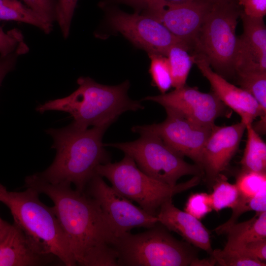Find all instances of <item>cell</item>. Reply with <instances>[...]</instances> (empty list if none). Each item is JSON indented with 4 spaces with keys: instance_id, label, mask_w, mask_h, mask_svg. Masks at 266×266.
Returning a JSON list of instances; mask_svg holds the SVG:
<instances>
[{
    "instance_id": "5b68a950",
    "label": "cell",
    "mask_w": 266,
    "mask_h": 266,
    "mask_svg": "<svg viewBox=\"0 0 266 266\" xmlns=\"http://www.w3.org/2000/svg\"><path fill=\"white\" fill-rule=\"evenodd\" d=\"M238 1L213 3L192 44L190 53L202 57L226 79L235 77L238 37Z\"/></svg>"
},
{
    "instance_id": "4fadbf2b",
    "label": "cell",
    "mask_w": 266,
    "mask_h": 266,
    "mask_svg": "<svg viewBox=\"0 0 266 266\" xmlns=\"http://www.w3.org/2000/svg\"><path fill=\"white\" fill-rule=\"evenodd\" d=\"M142 100L173 109L192 121L207 127L215 125L217 118L230 114L229 108L213 92H201L186 84L170 92L148 96Z\"/></svg>"
},
{
    "instance_id": "74e56055",
    "label": "cell",
    "mask_w": 266,
    "mask_h": 266,
    "mask_svg": "<svg viewBox=\"0 0 266 266\" xmlns=\"http://www.w3.org/2000/svg\"><path fill=\"white\" fill-rule=\"evenodd\" d=\"M9 225V223L2 219L0 216V237L3 234Z\"/></svg>"
},
{
    "instance_id": "ffe728a7",
    "label": "cell",
    "mask_w": 266,
    "mask_h": 266,
    "mask_svg": "<svg viewBox=\"0 0 266 266\" xmlns=\"http://www.w3.org/2000/svg\"><path fill=\"white\" fill-rule=\"evenodd\" d=\"M247 140L240 162L241 170L266 172V144L253 128L246 125Z\"/></svg>"
},
{
    "instance_id": "4316f807",
    "label": "cell",
    "mask_w": 266,
    "mask_h": 266,
    "mask_svg": "<svg viewBox=\"0 0 266 266\" xmlns=\"http://www.w3.org/2000/svg\"><path fill=\"white\" fill-rule=\"evenodd\" d=\"M151 63L149 72L152 83L161 94L166 93L172 87L170 71L166 56L161 55L148 54Z\"/></svg>"
},
{
    "instance_id": "d590c367",
    "label": "cell",
    "mask_w": 266,
    "mask_h": 266,
    "mask_svg": "<svg viewBox=\"0 0 266 266\" xmlns=\"http://www.w3.org/2000/svg\"><path fill=\"white\" fill-rule=\"evenodd\" d=\"M153 0H104L101 2L100 6L105 7L111 4H123L132 6L135 12H140L147 3ZM171 2L181 3L198 0H162Z\"/></svg>"
},
{
    "instance_id": "30bf717a",
    "label": "cell",
    "mask_w": 266,
    "mask_h": 266,
    "mask_svg": "<svg viewBox=\"0 0 266 266\" xmlns=\"http://www.w3.org/2000/svg\"><path fill=\"white\" fill-rule=\"evenodd\" d=\"M84 192L99 203L116 237L135 228L149 229L159 222L156 216L134 205L131 200L107 185L98 174L90 180Z\"/></svg>"
},
{
    "instance_id": "83f0119b",
    "label": "cell",
    "mask_w": 266,
    "mask_h": 266,
    "mask_svg": "<svg viewBox=\"0 0 266 266\" xmlns=\"http://www.w3.org/2000/svg\"><path fill=\"white\" fill-rule=\"evenodd\" d=\"M220 266H265V262L253 259L240 250L226 248L215 249L211 255Z\"/></svg>"
},
{
    "instance_id": "3957f363",
    "label": "cell",
    "mask_w": 266,
    "mask_h": 266,
    "mask_svg": "<svg viewBox=\"0 0 266 266\" xmlns=\"http://www.w3.org/2000/svg\"><path fill=\"white\" fill-rule=\"evenodd\" d=\"M78 88L69 96L39 104L40 113L60 111L69 113L72 122L82 128L109 127L123 113L144 108L140 101L128 96L130 82L127 80L115 86L100 84L89 77H80Z\"/></svg>"
},
{
    "instance_id": "4dcf8cb0",
    "label": "cell",
    "mask_w": 266,
    "mask_h": 266,
    "mask_svg": "<svg viewBox=\"0 0 266 266\" xmlns=\"http://www.w3.org/2000/svg\"><path fill=\"white\" fill-rule=\"evenodd\" d=\"M24 3L46 23L56 22L57 0H22Z\"/></svg>"
},
{
    "instance_id": "44dd1931",
    "label": "cell",
    "mask_w": 266,
    "mask_h": 266,
    "mask_svg": "<svg viewBox=\"0 0 266 266\" xmlns=\"http://www.w3.org/2000/svg\"><path fill=\"white\" fill-rule=\"evenodd\" d=\"M190 48L185 43L172 45L169 49L166 57L169 64L172 87L181 88L186 84V80L191 66L194 64L193 56L189 53Z\"/></svg>"
},
{
    "instance_id": "cb8c5ba5",
    "label": "cell",
    "mask_w": 266,
    "mask_h": 266,
    "mask_svg": "<svg viewBox=\"0 0 266 266\" xmlns=\"http://www.w3.org/2000/svg\"><path fill=\"white\" fill-rule=\"evenodd\" d=\"M213 191L210 194L213 210L216 212L226 208L233 209L236 205L239 193L235 184L228 181L226 176L220 174L214 180L212 185Z\"/></svg>"
},
{
    "instance_id": "603a6c76",
    "label": "cell",
    "mask_w": 266,
    "mask_h": 266,
    "mask_svg": "<svg viewBox=\"0 0 266 266\" xmlns=\"http://www.w3.org/2000/svg\"><path fill=\"white\" fill-rule=\"evenodd\" d=\"M235 78L240 88L254 97L266 114V71L238 70L235 72Z\"/></svg>"
},
{
    "instance_id": "836d02e7",
    "label": "cell",
    "mask_w": 266,
    "mask_h": 266,
    "mask_svg": "<svg viewBox=\"0 0 266 266\" xmlns=\"http://www.w3.org/2000/svg\"><path fill=\"white\" fill-rule=\"evenodd\" d=\"M242 7V12L246 15L264 18L266 14V0H237Z\"/></svg>"
},
{
    "instance_id": "e0dca14e",
    "label": "cell",
    "mask_w": 266,
    "mask_h": 266,
    "mask_svg": "<svg viewBox=\"0 0 266 266\" xmlns=\"http://www.w3.org/2000/svg\"><path fill=\"white\" fill-rule=\"evenodd\" d=\"M243 33L238 37L235 72L242 70L266 71V28L263 18L240 16Z\"/></svg>"
},
{
    "instance_id": "1f68e13d",
    "label": "cell",
    "mask_w": 266,
    "mask_h": 266,
    "mask_svg": "<svg viewBox=\"0 0 266 266\" xmlns=\"http://www.w3.org/2000/svg\"><path fill=\"white\" fill-rule=\"evenodd\" d=\"M21 31L13 29L5 32L0 26V56H6L14 52L24 43Z\"/></svg>"
},
{
    "instance_id": "6da1fadb",
    "label": "cell",
    "mask_w": 266,
    "mask_h": 266,
    "mask_svg": "<svg viewBox=\"0 0 266 266\" xmlns=\"http://www.w3.org/2000/svg\"><path fill=\"white\" fill-rule=\"evenodd\" d=\"M25 186L53 201L77 265L118 266V253L113 246L116 237L94 199L73 189L70 184L50 183L38 173L27 176Z\"/></svg>"
},
{
    "instance_id": "277c9868",
    "label": "cell",
    "mask_w": 266,
    "mask_h": 266,
    "mask_svg": "<svg viewBox=\"0 0 266 266\" xmlns=\"http://www.w3.org/2000/svg\"><path fill=\"white\" fill-rule=\"evenodd\" d=\"M11 192L0 183V201L9 209L13 223L43 253L58 258L66 266H76L67 238L52 207L44 204L35 190Z\"/></svg>"
},
{
    "instance_id": "ac0fdd59",
    "label": "cell",
    "mask_w": 266,
    "mask_h": 266,
    "mask_svg": "<svg viewBox=\"0 0 266 266\" xmlns=\"http://www.w3.org/2000/svg\"><path fill=\"white\" fill-rule=\"evenodd\" d=\"M159 223L188 242L211 255L210 233L200 220L176 207L172 199L165 202L157 214Z\"/></svg>"
},
{
    "instance_id": "2e32d148",
    "label": "cell",
    "mask_w": 266,
    "mask_h": 266,
    "mask_svg": "<svg viewBox=\"0 0 266 266\" xmlns=\"http://www.w3.org/2000/svg\"><path fill=\"white\" fill-rule=\"evenodd\" d=\"M62 263L38 250L14 223L0 237V266H41Z\"/></svg>"
},
{
    "instance_id": "484cf974",
    "label": "cell",
    "mask_w": 266,
    "mask_h": 266,
    "mask_svg": "<svg viewBox=\"0 0 266 266\" xmlns=\"http://www.w3.org/2000/svg\"><path fill=\"white\" fill-rule=\"evenodd\" d=\"M239 197L250 199L266 189V172L241 170L236 177Z\"/></svg>"
},
{
    "instance_id": "8fae6325",
    "label": "cell",
    "mask_w": 266,
    "mask_h": 266,
    "mask_svg": "<svg viewBox=\"0 0 266 266\" xmlns=\"http://www.w3.org/2000/svg\"><path fill=\"white\" fill-rule=\"evenodd\" d=\"M107 21L112 30L120 33L136 47L145 50L148 54L166 57L172 45L185 43L173 35L160 22L143 13L129 14L112 8L108 11Z\"/></svg>"
},
{
    "instance_id": "d6986e66",
    "label": "cell",
    "mask_w": 266,
    "mask_h": 266,
    "mask_svg": "<svg viewBox=\"0 0 266 266\" xmlns=\"http://www.w3.org/2000/svg\"><path fill=\"white\" fill-rule=\"evenodd\" d=\"M224 248L239 250L248 243L266 238V211L256 212L250 219L231 226L225 233Z\"/></svg>"
},
{
    "instance_id": "7c38bea8",
    "label": "cell",
    "mask_w": 266,
    "mask_h": 266,
    "mask_svg": "<svg viewBox=\"0 0 266 266\" xmlns=\"http://www.w3.org/2000/svg\"><path fill=\"white\" fill-rule=\"evenodd\" d=\"M212 4L208 0L181 3L153 0L141 11L162 23L173 35L186 43L190 50Z\"/></svg>"
},
{
    "instance_id": "9c48e42d",
    "label": "cell",
    "mask_w": 266,
    "mask_h": 266,
    "mask_svg": "<svg viewBox=\"0 0 266 266\" xmlns=\"http://www.w3.org/2000/svg\"><path fill=\"white\" fill-rule=\"evenodd\" d=\"M165 108L166 117L162 122L135 126L132 130L139 134L149 133L157 135L172 150L190 158L201 168L202 150L213 126L201 125L177 111Z\"/></svg>"
},
{
    "instance_id": "f35d334b",
    "label": "cell",
    "mask_w": 266,
    "mask_h": 266,
    "mask_svg": "<svg viewBox=\"0 0 266 266\" xmlns=\"http://www.w3.org/2000/svg\"><path fill=\"white\" fill-rule=\"evenodd\" d=\"M208 0L213 4L218 3L237 1V0Z\"/></svg>"
},
{
    "instance_id": "7a4b0ae2",
    "label": "cell",
    "mask_w": 266,
    "mask_h": 266,
    "mask_svg": "<svg viewBox=\"0 0 266 266\" xmlns=\"http://www.w3.org/2000/svg\"><path fill=\"white\" fill-rule=\"evenodd\" d=\"M107 128H82L72 123L63 128L46 130L53 138L52 148L56 155L51 165L38 173L40 176L53 184H72L76 190L84 192L97 174L98 166L110 162L102 141Z\"/></svg>"
},
{
    "instance_id": "7402d4cb",
    "label": "cell",
    "mask_w": 266,
    "mask_h": 266,
    "mask_svg": "<svg viewBox=\"0 0 266 266\" xmlns=\"http://www.w3.org/2000/svg\"><path fill=\"white\" fill-rule=\"evenodd\" d=\"M0 20L23 22L49 34L53 26L46 23L24 3L18 0H0Z\"/></svg>"
},
{
    "instance_id": "9a60e30c",
    "label": "cell",
    "mask_w": 266,
    "mask_h": 266,
    "mask_svg": "<svg viewBox=\"0 0 266 266\" xmlns=\"http://www.w3.org/2000/svg\"><path fill=\"white\" fill-rule=\"evenodd\" d=\"M246 125L241 121L225 126L214 125L202 152L201 168L209 186L229 166L237 152Z\"/></svg>"
},
{
    "instance_id": "52a82bcc",
    "label": "cell",
    "mask_w": 266,
    "mask_h": 266,
    "mask_svg": "<svg viewBox=\"0 0 266 266\" xmlns=\"http://www.w3.org/2000/svg\"><path fill=\"white\" fill-rule=\"evenodd\" d=\"M158 223L144 232H128L116 237L113 246L118 253V266L191 265L197 258L193 249Z\"/></svg>"
},
{
    "instance_id": "d6a6232c",
    "label": "cell",
    "mask_w": 266,
    "mask_h": 266,
    "mask_svg": "<svg viewBox=\"0 0 266 266\" xmlns=\"http://www.w3.org/2000/svg\"><path fill=\"white\" fill-rule=\"evenodd\" d=\"M29 48L25 42L22 44L14 52L6 56H0V86L7 73L13 70L18 57L28 52Z\"/></svg>"
},
{
    "instance_id": "e575fe53",
    "label": "cell",
    "mask_w": 266,
    "mask_h": 266,
    "mask_svg": "<svg viewBox=\"0 0 266 266\" xmlns=\"http://www.w3.org/2000/svg\"><path fill=\"white\" fill-rule=\"evenodd\" d=\"M249 257L263 262L266 260V238L248 243L241 249Z\"/></svg>"
},
{
    "instance_id": "5bb4252c",
    "label": "cell",
    "mask_w": 266,
    "mask_h": 266,
    "mask_svg": "<svg viewBox=\"0 0 266 266\" xmlns=\"http://www.w3.org/2000/svg\"><path fill=\"white\" fill-rule=\"evenodd\" d=\"M201 74L209 81L213 92L229 109L238 114L246 125L252 124L260 117L255 126L259 130H266V114L262 111L254 97L245 90L230 83L212 70L208 62L200 55L191 54Z\"/></svg>"
},
{
    "instance_id": "f546056e",
    "label": "cell",
    "mask_w": 266,
    "mask_h": 266,
    "mask_svg": "<svg viewBox=\"0 0 266 266\" xmlns=\"http://www.w3.org/2000/svg\"><path fill=\"white\" fill-rule=\"evenodd\" d=\"M78 0H57L56 22L65 39L68 37L75 9Z\"/></svg>"
},
{
    "instance_id": "8992f818",
    "label": "cell",
    "mask_w": 266,
    "mask_h": 266,
    "mask_svg": "<svg viewBox=\"0 0 266 266\" xmlns=\"http://www.w3.org/2000/svg\"><path fill=\"white\" fill-rule=\"evenodd\" d=\"M96 173L109 180L117 193L136 202L154 216L165 202L172 199L175 195L198 185L201 177L194 176L185 182L170 186L145 174L133 158L126 154L119 162L98 166Z\"/></svg>"
},
{
    "instance_id": "8d00e7d4",
    "label": "cell",
    "mask_w": 266,
    "mask_h": 266,
    "mask_svg": "<svg viewBox=\"0 0 266 266\" xmlns=\"http://www.w3.org/2000/svg\"><path fill=\"white\" fill-rule=\"evenodd\" d=\"M216 264V262L214 258L211 256L209 259H205L202 260H200L198 258L195 259L192 263L191 266H214Z\"/></svg>"
},
{
    "instance_id": "f1b7e54d",
    "label": "cell",
    "mask_w": 266,
    "mask_h": 266,
    "mask_svg": "<svg viewBox=\"0 0 266 266\" xmlns=\"http://www.w3.org/2000/svg\"><path fill=\"white\" fill-rule=\"evenodd\" d=\"M184 211L200 220L213 210L210 194L198 192L191 194L184 207Z\"/></svg>"
},
{
    "instance_id": "ba28073f",
    "label": "cell",
    "mask_w": 266,
    "mask_h": 266,
    "mask_svg": "<svg viewBox=\"0 0 266 266\" xmlns=\"http://www.w3.org/2000/svg\"><path fill=\"white\" fill-rule=\"evenodd\" d=\"M133 141L104 144L121 150L130 156L138 167L149 176L170 186L185 175L199 176L203 173L196 164H189L157 135L144 133Z\"/></svg>"
},
{
    "instance_id": "d4e9b609",
    "label": "cell",
    "mask_w": 266,
    "mask_h": 266,
    "mask_svg": "<svg viewBox=\"0 0 266 266\" xmlns=\"http://www.w3.org/2000/svg\"><path fill=\"white\" fill-rule=\"evenodd\" d=\"M232 214L230 218L224 224L217 227L214 230L218 234H224L233 225L237 223L239 216L249 211L256 212L266 211V189L259 192L250 199L238 198L236 205L232 209Z\"/></svg>"
}]
</instances>
